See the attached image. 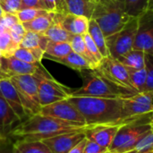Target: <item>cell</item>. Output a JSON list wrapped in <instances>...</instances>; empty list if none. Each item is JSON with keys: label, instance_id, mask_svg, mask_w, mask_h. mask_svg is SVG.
Wrapping results in <instances>:
<instances>
[{"label": "cell", "instance_id": "cell-33", "mask_svg": "<svg viewBox=\"0 0 153 153\" xmlns=\"http://www.w3.org/2000/svg\"><path fill=\"white\" fill-rule=\"evenodd\" d=\"M48 12L44 10V9H38V8H25V9H22L20 10L16 14L17 17L20 21V22L24 23V22H30L32 20H34L37 17L45 15L46 13H48ZM50 13V12H49Z\"/></svg>", "mask_w": 153, "mask_h": 153}, {"label": "cell", "instance_id": "cell-15", "mask_svg": "<svg viewBox=\"0 0 153 153\" xmlns=\"http://www.w3.org/2000/svg\"><path fill=\"white\" fill-rule=\"evenodd\" d=\"M121 126L123 125L116 124L90 126L85 131V135L87 139L93 141L100 146L108 149Z\"/></svg>", "mask_w": 153, "mask_h": 153}, {"label": "cell", "instance_id": "cell-50", "mask_svg": "<svg viewBox=\"0 0 153 153\" xmlns=\"http://www.w3.org/2000/svg\"><path fill=\"white\" fill-rule=\"evenodd\" d=\"M137 153H153V150L152 151H148V152H137Z\"/></svg>", "mask_w": 153, "mask_h": 153}, {"label": "cell", "instance_id": "cell-27", "mask_svg": "<svg viewBox=\"0 0 153 153\" xmlns=\"http://www.w3.org/2000/svg\"><path fill=\"white\" fill-rule=\"evenodd\" d=\"M45 51L41 48H25L19 47L12 55L13 56L30 64H40L44 58Z\"/></svg>", "mask_w": 153, "mask_h": 153}, {"label": "cell", "instance_id": "cell-32", "mask_svg": "<svg viewBox=\"0 0 153 153\" xmlns=\"http://www.w3.org/2000/svg\"><path fill=\"white\" fill-rule=\"evenodd\" d=\"M127 13L131 17L138 18L147 10L149 0H124Z\"/></svg>", "mask_w": 153, "mask_h": 153}, {"label": "cell", "instance_id": "cell-49", "mask_svg": "<svg viewBox=\"0 0 153 153\" xmlns=\"http://www.w3.org/2000/svg\"><path fill=\"white\" fill-rule=\"evenodd\" d=\"M3 13H4V11H3V9H2V7H1V5H0V17L3 15Z\"/></svg>", "mask_w": 153, "mask_h": 153}, {"label": "cell", "instance_id": "cell-10", "mask_svg": "<svg viewBox=\"0 0 153 153\" xmlns=\"http://www.w3.org/2000/svg\"><path fill=\"white\" fill-rule=\"evenodd\" d=\"M39 79V99L41 107L68 99L72 91L56 82L41 66L35 74Z\"/></svg>", "mask_w": 153, "mask_h": 153}, {"label": "cell", "instance_id": "cell-11", "mask_svg": "<svg viewBox=\"0 0 153 153\" xmlns=\"http://www.w3.org/2000/svg\"><path fill=\"white\" fill-rule=\"evenodd\" d=\"M39 114L78 125H86L82 115L67 99L41 107Z\"/></svg>", "mask_w": 153, "mask_h": 153}, {"label": "cell", "instance_id": "cell-42", "mask_svg": "<svg viewBox=\"0 0 153 153\" xmlns=\"http://www.w3.org/2000/svg\"><path fill=\"white\" fill-rule=\"evenodd\" d=\"M0 153H14L13 141L11 137L0 138Z\"/></svg>", "mask_w": 153, "mask_h": 153}, {"label": "cell", "instance_id": "cell-6", "mask_svg": "<svg viewBox=\"0 0 153 153\" xmlns=\"http://www.w3.org/2000/svg\"><path fill=\"white\" fill-rule=\"evenodd\" d=\"M153 114V91L138 92L122 99L121 121L123 125L152 117Z\"/></svg>", "mask_w": 153, "mask_h": 153}, {"label": "cell", "instance_id": "cell-48", "mask_svg": "<svg viewBox=\"0 0 153 153\" xmlns=\"http://www.w3.org/2000/svg\"><path fill=\"white\" fill-rule=\"evenodd\" d=\"M151 126H152V129L153 130V114L152 117V119H151Z\"/></svg>", "mask_w": 153, "mask_h": 153}, {"label": "cell", "instance_id": "cell-22", "mask_svg": "<svg viewBox=\"0 0 153 153\" xmlns=\"http://www.w3.org/2000/svg\"><path fill=\"white\" fill-rule=\"evenodd\" d=\"M48 40L55 41V42H70L73 34L68 32L58 21L56 16L54 15V22L53 24L48 29L46 32L43 33Z\"/></svg>", "mask_w": 153, "mask_h": 153}, {"label": "cell", "instance_id": "cell-18", "mask_svg": "<svg viewBox=\"0 0 153 153\" xmlns=\"http://www.w3.org/2000/svg\"><path fill=\"white\" fill-rule=\"evenodd\" d=\"M62 26L73 35L83 36L88 32L90 19L72 13H56Z\"/></svg>", "mask_w": 153, "mask_h": 153}, {"label": "cell", "instance_id": "cell-30", "mask_svg": "<svg viewBox=\"0 0 153 153\" xmlns=\"http://www.w3.org/2000/svg\"><path fill=\"white\" fill-rule=\"evenodd\" d=\"M128 69V68H127ZM131 83L134 89L137 92H143L146 91L147 84V70L146 68L142 69H128Z\"/></svg>", "mask_w": 153, "mask_h": 153}, {"label": "cell", "instance_id": "cell-45", "mask_svg": "<svg viewBox=\"0 0 153 153\" xmlns=\"http://www.w3.org/2000/svg\"><path fill=\"white\" fill-rule=\"evenodd\" d=\"M147 9H148V10H153V0H149V1H148Z\"/></svg>", "mask_w": 153, "mask_h": 153}, {"label": "cell", "instance_id": "cell-51", "mask_svg": "<svg viewBox=\"0 0 153 153\" xmlns=\"http://www.w3.org/2000/svg\"><path fill=\"white\" fill-rule=\"evenodd\" d=\"M105 153H113V152H105Z\"/></svg>", "mask_w": 153, "mask_h": 153}, {"label": "cell", "instance_id": "cell-19", "mask_svg": "<svg viewBox=\"0 0 153 153\" xmlns=\"http://www.w3.org/2000/svg\"><path fill=\"white\" fill-rule=\"evenodd\" d=\"M66 13L81 15L91 19L96 1L90 0H64Z\"/></svg>", "mask_w": 153, "mask_h": 153}, {"label": "cell", "instance_id": "cell-26", "mask_svg": "<svg viewBox=\"0 0 153 153\" xmlns=\"http://www.w3.org/2000/svg\"><path fill=\"white\" fill-rule=\"evenodd\" d=\"M72 51L73 49L69 42H55L49 40L46 47L44 56H47V58L55 60L65 57Z\"/></svg>", "mask_w": 153, "mask_h": 153}, {"label": "cell", "instance_id": "cell-37", "mask_svg": "<svg viewBox=\"0 0 153 153\" xmlns=\"http://www.w3.org/2000/svg\"><path fill=\"white\" fill-rule=\"evenodd\" d=\"M0 5L4 13H17L22 9V0H0Z\"/></svg>", "mask_w": 153, "mask_h": 153}, {"label": "cell", "instance_id": "cell-2", "mask_svg": "<svg viewBox=\"0 0 153 153\" xmlns=\"http://www.w3.org/2000/svg\"><path fill=\"white\" fill-rule=\"evenodd\" d=\"M67 100L80 111L87 126L123 125L122 99L70 96Z\"/></svg>", "mask_w": 153, "mask_h": 153}, {"label": "cell", "instance_id": "cell-31", "mask_svg": "<svg viewBox=\"0 0 153 153\" xmlns=\"http://www.w3.org/2000/svg\"><path fill=\"white\" fill-rule=\"evenodd\" d=\"M19 47V44L13 40L7 30L0 33V53L3 56H12Z\"/></svg>", "mask_w": 153, "mask_h": 153}, {"label": "cell", "instance_id": "cell-7", "mask_svg": "<svg viewBox=\"0 0 153 153\" xmlns=\"http://www.w3.org/2000/svg\"><path fill=\"white\" fill-rule=\"evenodd\" d=\"M16 89L28 117L39 113L41 105L39 99V79L36 74L17 75L10 78Z\"/></svg>", "mask_w": 153, "mask_h": 153}, {"label": "cell", "instance_id": "cell-34", "mask_svg": "<svg viewBox=\"0 0 153 153\" xmlns=\"http://www.w3.org/2000/svg\"><path fill=\"white\" fill-rule=\"evenodd\" d=\"M134 150L137 152H148L153 150V130L151 129L147 133H145L137 144L134 147Z\"/></svg>", "mask_w": 153, "mask_h": 153}, {"label": "cell", "instance_id": "cell-14", "mask_svg": "<svg viewBox=\"0 0 153 153\" xmlns=\"http://www.w3.org/2000/svg\"><path fill=\"white\" fill-rule=\"evenodd\" d=\"M86 138L85 132H74L59 134L42 140L52 153H67L76 144Z\"/></svg>", "mask_w": 153, "mask_h": 153}, {"label": "cell", "instance_id": "cell-46", "mask_svg": "<svg viewBox=\"0 0 153 153\" xmlns=\"http://www.w3.org/2000/svg\"><path fill=\"white\" fill-rule=\"evenodd\" d=\"M4 30H5V29H4V28L0 24V33H1V32H3V31H4Z\"/></svg>", "mask_w": 153, "mask_h": 153}, {"label": "cell", "instance_id": "cell-53", "mask_svg": "<svg viewBox=\"0 0 153 153\" xmlns=\"http://www.w3.org/2000/svg\"><path fill=\"white\" fill-rule=\"evenodd\" d=\"M90 1H96V0H90Z\"/></svg>", "mask_w": 153, "mask_h": 153}, {"label": "cell", "instance_id": "cell-36", "mask_svg": "<svg viewBox=\"0 0 153 153\" xmlns=\"http://www.w3.org/2000/svg\"><path fill=\"white\" fill-rule=\"evenodd\" d=\"M46 11L55 13H66L64 0H41Z\"/></svg>", "mask_w": 153, "mask_h": 153}, {"label": "cell", "instance_id": "cell-43", "mask_svg": "<svg viewBox=\"0 0 153 153\" xmlns=\"http://www.w3.org/2000/svg\"><path fill=\"white\" fill-rule=\"evenodd\" d=\"M25 8L44 9L41 0H22V9H25Z\"/></svg>", "mask_w": 153, "mask_h": 153}, {"label": "cell", "instance_id": "cell-4", "mask_svg": "<svg viewBox=\"0 0 153 153\" xmlns=\"http://www.w3.org/2000/svg\"><path fill=\"white\" fill-rule=\"evenodd\" d=\"M80 74L83 81L82 85L77 90L72 91L71 96L123 99L134 95L117 87L101 76L95 69L83 70Z\"/></svg>", "mask_w": 153, "mask_h": 153}, {"label": "cell", "instance_id": "cell-25", "mask_svg": "<svg viewBox=\"0 0 153 153\" xmlns=\"http://www.w3.org/2000/svg\"><path fill=\"white\" fill-rule=\"evenodd\" d=\"M88 33L91 37L92 40L98 47L99 50L100 51L101 55L103 57L109 56V52L106 44V37L101 30L99 24L92 19L90 20L89 22V29H88Z\"/></svg>", "mask_w": 153, "mask_h": 153}, {"label": "cell", "instance_id": "cell-38", "mask_svg": "<svg viewBox=\"0 0 153 153\" xmlns=\"http://www.w3.org/2000/svg\"><path fill=\"white\" fill-rule=\"evenodd\" d=\"M145 68L147 70L146 91H153V55H145Z\"/></svg>", "mask_w": 153, "mask_h": 153}, {"label": "cell", "instance_id": "cell-8", "mask_svg": "<svg viewBox=\"0 0 153 153\" xmlns=\"http://www.w3.org/2000/svg\"><path fill=\"white\" fill-rule=\"evenodd\" d=\"M138 30V18L131 17L128 22L118 31L106 37L109 56L119 58L134 48Z\"/></svg>", "mask_w": 153, "mask_h": 153}, {"label": "cell", "instance_id": "cell-40", "mask_svg": "<svg viewBox=\"0 0 153 153\" xmlns=\"http://www.w3.org/2000/svg\"><path fill=\"white\" fill-rule=\"evenodd\" d=\"M18 22H20V21H19L16 13L4 12L3 15L0 17V24L5 30H9L12 26H13L14 24H16Z\"/></svg>", "mask_w": 153, "mask_h": 153}, {"label": "cell", "instance_id": "cell-23", "mask_svg": "<svg viewBox=\"0 0 153 153\" xmlns=\"http://www.w3.org/2000/svg\"><path fill=\"white\" fill-rule=\"evenodd\" d=\"M53 61H56L57 63H60L62 65H65V66H68L74 70L82 72L83 70H93L91 65L81 55L72 51L71 53H69L67 56H65V57L62 58H58V59H55Z\"/></svg>", "mask_w": 153, "mask_h": 153}, {"label": "cell", "instance_id": "cell-47", "mask_svg": "<svg viewBox=\"0 0 153 153\" xmlns=\"http://www.w3.org/2000/svg\"><path fill=\"white\" fill-rule=\"evenodd\" d=\"M124 153H137V152L135 150H132V151H129V152H126Z\"/></svg>", "mask_w": 153, "mask_h": 153}, {"label": "cell", "instance_id": "cell-1", "mask_svg": "<svg viewBox=\"0 0 153 153\" xmlns=\"http://www.w3.org/2000/svg\"><path fill=\"white\" fill-rule=\"evenodd\" d=\"M90 126L37 114L21 122L11 133L10 137L25 141H42L63 134L85 132Z\"/></svg>", "mask_w": 153, "mask_h": 153}, {"label": "cell", "instance_id": "cell-13", "mask_svg": "<svg viewBox=\"0 0 153 153\" xmlns=\"http://www.w3.org/2000/svg\"><path fill=\"white\" fill-rule=\"evenodd\" d=\"M40 64L23 62L13 56L0 57V79H10L17 75L35 74L40 69Z\"/></svg>", "mask_w": 153, "mask_h": 153}, {"label": "cell", "instance_id": "cell-52", "mask_svg": "<svg viewBox=\"0 0 153 153\" xmlns=\"http://www.w3.org/2000/svg\"><path fill=\"white\" fill-rule=\"evenodd\" d=\"M1 56H2V55H1V53H0V57H1Z\"/></svg>", "mask_w": 153, "mask_h": 153}, {"label": "cell", "instance_id": "cell-3", "mask_svg": "<svg viewBox=\"0 0 153 153\" xmlns=\"http://www.w3.org/2000/svg\"><path fill=\"white\" fill-rule=\"evenodd\" d=\"M105 37L120 30L131 19L127 13L124 0H96L91 16Z\"/></svg>", "mask_w": 153, "mask_h": 153}, {"label": "cell", "instance_id": "cell-39", "mask_svg": "<svg viewBox=\"0 0 153 153\" xmlns=\"http://www.w3.org/2000/svg\"><path fill=\"white\" fill-rule=\"evenodd\" d=\"M13 39V40L14 42H16L17 44H19L22 42L25 33H26V30L24 29L23 25L22 22H18L16 24H14L13 26H12L9 30H7Z\"/></svg>", "mask_w": 153, "mask_h": 153}, {"label": "cell", "instance_id": "cell-5", "mask_svg": "<svg viewBox=\"0 0 153 153\" xmlns=\"http://www.w3.org/2000/svg\"><path fill=\"white\" fill-rule=\"evenodd\" d=\"M151 119L152 117H149L121 126L108 148L109 152L124 153L134 150L141 137L152 129Z\"/></svg>", "mask_w": 153, "mask_h": 153}, {"label": "cell", "instance_id": "cell-20", "mask_svg": "<svg viewBox=\"0 0 153 153\" xmlns=\"http://www.w3.org/2000/svg\"><path fill=\"white\" fill-rule=\"evenodd\" d=\"M14 153H52L48 147L41 141H13Z\"/></svg>", "mask_w": 153, "mask_h": 153}, {"label": "cell", "instance_id": "cell-29", "mask_svg": "<svg viewBox=\"0 0 153 153\" xmlns=\"http://www.w3.org/2000/svg\"><path fill=\"white\" fill-rule=\"evenodd\" d=\"M70 45L72 47V49L74 52L81 55L82 56H83L92 66L93 69L98 67L97 63L94 61V59L91 57V56L89 54L87 48H86V45L84 42V39L83 36L82 35H73L71 40H70Z\"/></svg>", "mask_w": 153, "mask_h": 153}, {"label": "cell", "instance_id": "cell-12", "mask_svg": "<svg viewBox=\"0 0 153 153\" xmlns=\"http://www.w3.org/2000/svg\"><path fill=\"white\" fill-rule=\"evenodd\" d=\"M134 48L153 55V10H146L138 17V30Z\"/></svg>", "mask_w": 153, "mask_h": 153}, {"label": "cell", "instance_id": "cell-24", "mask_svg": "<svg viewBox=\"0 0 153 153\" xmlns=\"http://www.w3.org/2000/svg\"><path fill=\"white\" fill-rule=\"evenodd\" d=\"M55 13H48L45 15L35 18L34 20L22 23L26 31H33L37 33H44L54 22Z\"/></svg>", "mask_w": 153, "mask_h": 153}, {"label": "cell", "instance_id": "cell-16", "mask_svg": "<svg viewBox=\"0 0 153 153\" xmlns=\"http://www.w3.org/2000/svg\"><path fill=\"white\" fill-rule=\"evenodd\" d=\"M0 91L4 96V100L7 101V103L10 105L12 109L14 111V113L17 115V117L22 122L29 117L22 104L19 94L10 79H0Z\"/></svg>", "mask_w": 153, "mask_h": 153}, {"label": "cell", "instance_id": "cell-17", "mask_svg": "<svg viewBox=\"0 0 153 153\" xmlns=\"http://www.w3.org/2000/svg\"><path fill=\"white\" fill-rule=\"evenodd\" d=\"M21 122L0 91V138L10 137L11 133Z\"/></svg>", "mask_w": 153, "mask_h": 153}, {"label": "cell", "instance_id": "cell-44", "mask_svg": "<svg viewBox=\"0 0 153 153\" xmlns=\"http://www.w3.org/2000/svg\"><path fill=\"white\" fill-rule=\"evenodd\" d=\"M86 143H87V138H84L82 142H80L78 144H76L73 149H71L67 153H83Z\"/></svg>", "mask_w": 153, "mask_h": 153}, {"label": "cell", "instance_id": "cell-35", "mask_svg": "<svg viewBox=\"0 0 153 153\" xmlns=\"http://www.w3.org/2000/svg\"><path fill=\"white\" fill-rule=\"evenodd\" d=\"M83 39H84V42H85V45H86V48H87L89 54L91 56V57L94 59V61L99 65L100 63L101 62V60L104 57L102 56L100 51L99 50L98 47L96 46V44L94 43V41L92 40L91 37L90 36V34L88 32L83 35Z\"/></svg>", "mask_w": 153, "mask_h": 153}, {"label": "cell", "instance_id": "cell-41", "mask_svg": "<svg viewBox=\"0 0 153 153\" xmlns=\"http://www.w3.org/2000/svg\"><path fill=\"white\" fill-rule=\"evenodd\" d=\"M107 152H109L108 149L102 147L100 144L96 143L95 142L87 139V143H86L83 153H105Z\"/></svg>", "mask_w": 153, "mask_h": 153}, {"label": "cell", "instance_id": "cell-28", "mask_svg": "<svg viewBox=\"0 0 153 153\" xmlns=\"http://www.w3.org/2000/svg\"><path fill=\"white\" fill-rule=\"evenodd\" d=\"M48 41L49 40L43 33L26 31L22 42L20 43V47L25 48H41L45 51Z\"/></svg>", "mask_w": 153, "mask_h": 153}, {"label": "cell", "instance_id": "cell-21", "mask_svg": "<svg viewBox=\"0 0 153 153\" xmlns=\"http://www.w3.org/2000/svg\"><path fill=\"white\" fill-rule=\"evenodd\" d=\"M145 52L133 48L132 50H130L129 52L123 55L117 59L126 68L137 70L145 67Z\"/></svg>", "mask_w": 153, "mask_h": 153}, {"label": "cell", "instance_id": "cell-9", "mask_svg": "<svg viewBox=\"0 0 153 153\" xmlns=\"http://www.w3.org/2000/svg\"><path fill=\"white\" fill-rule=\"evenodd\" d=\"M95 70L117 87L133 94L138 93L131 83L128 69L118 59L110 56L104 57Z\"/></svg>", "mask_w": 153, "mask_h": 153}]
</instances>
